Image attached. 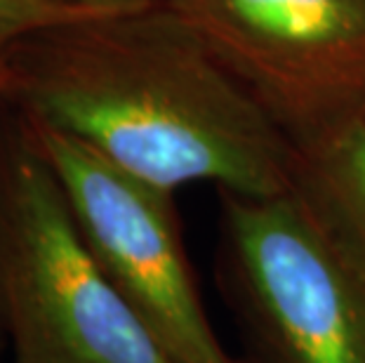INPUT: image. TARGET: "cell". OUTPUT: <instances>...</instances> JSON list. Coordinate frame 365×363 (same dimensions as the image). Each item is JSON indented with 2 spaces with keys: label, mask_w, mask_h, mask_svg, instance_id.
<instances>
[{
  "label": "cell",
  "mask_w": 365,
  "mask_h": 363,
  "mask_svg": "<svg viewBox=\"0 0 365 363\" xmlns=\"http://www.w3.org/2000/svg\"><path fill=\"white\" fill-rule=\"evenodd\" d=\"M294 142L365 111V0H163Z\"/></svg>",
  "instance_id": "5b68a950"
},
{
  "label": "cell",
  "mask_w": 365,
  "mask_h": 363,
  "mask_svg": "<svg viewBox=\"0 0 365 363\" xmlns=\"http://www.w3.org/2000/svg\"><path fill=\"white\" fill-rule=\"evenodd\" d=\"M24 135L64 189L85 243L168 363H240L217 335L184 248L175 194L24 116Z\"/></svg>",
  "instance_id": "277c9868"
},
{
  "label": "cell",
  "mask_w": 365,
  "mask_h": 363,
  "mask_svg": "<svg viewBox=\"0 0 365 363\" xmlns=\"http://www.w3.org/2000/svg\"><path fill=\"white\" fill-rule=\"evenodd\" d=\"M0 333L14 363H168L24 130L0 151Z\"/></svg>",
  "instance_id": "7a4b0ae2"
},
{
  "label": "cell",
  "mask_w": 365,
  "mask_h": 363,
  "mask_svg": "<svg viewBox=\"0 0 365 363\" xmlns=\"http://www.w3.org/2000/svg\"><path fill=\"white\" fill-rule=\"evenodd\" d=\"M222 196V283L252 363H365V265L294 191Z\"/></svg>",
  "instance_id": "3957f363"
},
{
  "label": "cell",
  "mask_w": 365,
  "mask_h": 363,
  "mask_svg": "<svg viewBox=\"0 0 365 363\" xmlns=\"http://www.w3.org/2000/svg\"><path fill=\"white\" fill-rule=\"evenodd\" d=\"M132 5L81 3V0H0V59H5L19 43L41 31L102 17Z\"/></svg>",
  "instance_id": "52a82bcc"
},
{
  "label": "cell",
  "mask_w": 365,
  "mask_h": 363,
  "mask_svg": "<svg viewBox=\"0 0 365 363\" xmlns=\"http://www.w3.org/2000/svg\"><path fill=\"white\" fill-rule=\"evenodd\" d=\"M12 81H14V76H12V66H10V55H7L5 59H0V99L10 95ZM3 342H5V337L0 333V347H3Z\"/></svg>",
  "instance_id": "ba28073f"
},
{
  "label": "cell",
  "mask_w": 365,
  "mask_h": 363,
  "mask_svg": "<svg viewBox=\"0 0 365 363\" xmlns=\"http://www.w3.org/2000/svg\"><path fill=\"white\" fill-rule=\"evenodd\" d=\"M81 3H104V5H132V3H149V0H81Z\"/></svg>",
  "instance_id": "9c48e42d"
},
{
  "label": "cell",
  "mask_w": 365,
  "mask_h": 363,
  "mask_svg": "<svg viewBox=\"0 0 365 363\" xmlns=\"http://www.w3.org/2000/svg\"><path fill=\"white\" fill-rule=\"evenodd\" d=\"M10 66L7 97L26 118L151 187L292 191V135L163 0L41 31L10 52Z\"/></svg>",
  "instance_id": "6da1fadb"
},
{
  "label": "cell",
  "mask_w": 365,
  "mask_h": 363,
  "mask_svg": "<svg viewBox=\"0 0 365 363\" xmlns=\"http://www.w3.org/2000/svg\"><path fill=\"white\" fill-rule=\"evenodd\" d=\"M294 146L292 191L365 265V111Z\"/></svg>",
  "instance_id": "8992f818"
}]
</instances>
